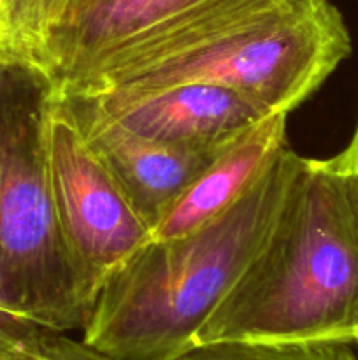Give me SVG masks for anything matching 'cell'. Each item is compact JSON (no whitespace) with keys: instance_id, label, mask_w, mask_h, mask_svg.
Wrapping results in <instances>:
<instances>
[{"instance_id":"7c38bea8","label":"cell","mask_w":358,"mask_h":360,"mask_svg":"<svg viewBox=\"0 0 358 360\" xmlns=\"http://www.w3.org/2000/svg\"><path fill=\"white\" fill-rule=\"evenodd\" d=\"M0 360H116L67 333L0 315Z\"/></svg>"},{"instance_id":"277c9868","label":"cell","mask_w":358,"mask_h":360,"mask_svg":"<svg viewBox=\"0 0 358 360\" xmlns=\"http://www.w3.org/2000/svg\"><path fill=\"white\" fill-rule=\"evenodd\" d=\"M350 53V32L330 0H277L223 34L116 77L95 94L211 83L288 115L314 94Z\"/></svg>"},{"instance_id":"5b68a950","label":"cell","mask_w":358,"mask_h":360,"mask_svg":"<svg viewBox=\"0 0 358 360\" xmlns=\"http://www.w3.org/2000/svg\"><path fill=\"white\" fill-rule=\"evenodd\" d=\"M49 169L60 225L74 259L97 290L151 229L72 120L55 104L49 125Z\"/></svg>"},{"instance_id":"4fadbf2b","label":"cell","mask_w":358,"mask_h":360,"mask_svg":"<svg viewBox=\"0 0 358 360\" xmlns=\"http://www.w3.org/2000/svg\"><path fill=\"white\" fill-rule=\"evenodd\" d=\"M329 162L343 185L344 195L358 227V122L350 144L339 155L329 158Z\"/></svg>"},{"instance_id":"3957f363","label":"cell","mask_w":358,"mask_h":360,"mask_svg":"<svg viewBox=\"0 0 358 360\" xmlns=\"http://www.w3.org/2000/svg\"><path fill=\"white\" fill-rule=\"evenodd\" d=\"M56 84L0 58V315L56 333L83 330L98 290L70 252L49 169Z\"/></svg>"},{"instance_id":"ba28073f","label":"cell","mask_w":358,"mask_h":360,"mask_svg":"<svg viewBox=\"0 0 358 360\" xmlns=\"http://www.w3.org/2000/svg\"><path fill=\"white\" fill-rule=\"evenodd\" d=\"M207 0H65L42 46L39 65L62 91L114 49Z\"/></svg>"},{"instance_id":"52a82bcc","label":"cell","mask_w":358,"mask_h":360,"mask_svg":"<svg viewBox=\"0 0 358 360\" xmlns=\"http://www.w3.org/2000/svg\"><path fill=\"white\" fill-rule=\"evenodd\" d=\"M56 108L72 120L151 231L190 185L227 150L171 146L133 136L95 115L72 95L56 94Z\"/></svg>"},{"instance_id":"30bf717a","label":"cell","mask_w":358,"mask_h":360,"mask_svg":"<svg viewBox=\"0 0 358 360\" xmlns=\"http://www.w3.org/2000/svg\"><path fill=\"white\" fill-rule=\"evenodd\" d=\"M171 360H358L353 345L330 341H213L190 347Z\"/></svg>"},{"instance_id":"7a4b0ae2","label":"cell","mask_w":358,"mask_h":360,"mask_svg":"<svg viewBox=\"0 0 358 360\" xmlns=\"http://www.w3.org/2000/svg\"><path fill=\"white\" fill-rule=\"evenodd\" d=\"M300 155L284 144L248 192L195 231L150 239L98 290L83 341L116 360H171L265 241Z\"/></svg>"},{"instance_id":"8992f818","label":"cell","mask_w":358,"mask_h":360,"mask_svg":"<svg viewBox=\"0 0 358 360\" xmlns=\"http://www.w3.org/2000/svg\"><path fill=\"white\" fill-rule=\"evenodd\" d=\"M60 95L79 98L95 115L133 136L199 150L232 146L272 115L256 98L211 83H179L150 91Z\"/></svg>"},{"instance_id":"6da1fadb","label":"cell","mask_w":358,"mask_h":360,"mask_svg":"<svg viewBox=\"0 0 358 360\" xmlns=\"http://www.w3.org/2000/svg\"><path fill=\"white\" fill-rule=\"evenodd\" d=\"M358 347V227L326 160L298 157L265 241L195 334Z\"/></svg>"},{"instance_id":"8fae6325","label":"cell","mask_w":358,"mask_h":360,"mask_svg":"<svg viewBox=\"0 0 358 360\" xmlns=\"http://www.w3.org/2000/svg\"><path fill=\"white\" fill-rule=\"evenodd\" d=\"M65 0H0V58L39 65L42 46Z\"/></svg>"},{"instance_id":"9c48e42d","label":"cell","mask_w":358,"mask_h":360,"mask_svg":"<svg viewBox=\"0 0 358 360\" xmlns=\"http://www.w3.org/2000/svg\"><path fill=\"white\" fill-rule=\"evenodd\" d=\"M286 112H272L223 151L179 197L151 239L195 231L237 202L284 146Z\"/></svg>"}]
</instances>
